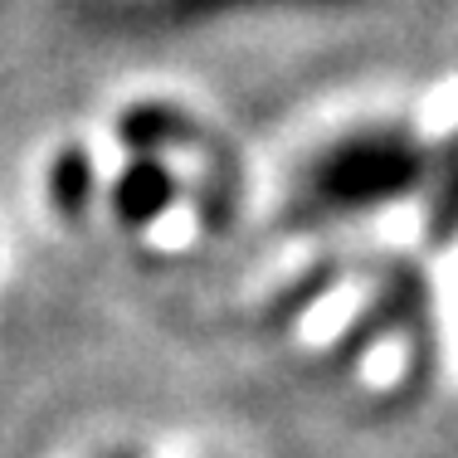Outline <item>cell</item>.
<instances>
[{"label": "cell", "instance_id": "3", "mask_svg": "<svg viewBox=\"0 0 458 458\" xmlns=\"http://www.w3.org/2000/svg\"><path fill=\"white\" fill-rule=\"evenodd\" d=\"M89 191H93V171H89V161H83V151H69V157L54 161V205L83 210Z\"/></svg>", "mask_w": 458, "mask_h": 458}, {"label": "cell", "instance_id": "1", "mask_svg": "<svg viewBox=\"0 0 458 458\" xmlns=\"http://www.w3.org/2000/svg\"><path fill=\"white\" fill-rule=\"evenodd\" d=\"M424 176V151L400 132H366L332 147L312 166V200L322 210H370L405 195Z\"/></svg>", "mask_w": 458, "mask_h": 458}, {"label": "cell", "instance_id": "2", "mask_svg": "<svg viewBox=\"0 0 458 458\" xmlns=\"http://www.w3.org/2000/svg\"><path fill=\"white\" fill-rule=\"evenodd\" d=\"M171 195H176V181H171L166 166H157V161H132L127 176L117 181V215H123L127 225H147L171 205Z\"/></svg>", "mask_w": 458, "mask_h": 458}]
</instances>
